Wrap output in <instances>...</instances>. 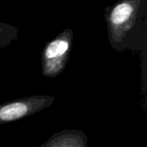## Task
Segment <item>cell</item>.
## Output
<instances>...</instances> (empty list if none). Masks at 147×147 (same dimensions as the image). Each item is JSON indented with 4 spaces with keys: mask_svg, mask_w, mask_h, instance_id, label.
I'll return each instance as SVG.
<instances>
[{
    "mask_svg": "<svg viewBox=\"0 0 147 147\" xmlns=\"http://www.w3.org/2000/svg\"><path fill=\"white\" fill-rule=\"evenodd\" d=\"M110 46L116 51L147 53V0H118L104 10Z\"/></svg>",
    "mask_w": 147,
    "mask_h": 147,
    "instance_id": "6da1fadb",
    "label": "cell"
},
{
    "mask_svg": "<svg viewBox=\"0 0 147 147\" xmlns=\"http://www.w3.org/2000/svg\"><path fill=\"white\" fill-rule=\"evenodd\" d=\"M73 42L72 29H65L48 42L41 52V73L45 77H56L64 72Z\"/></svg>",
    "mask_w": 147,
    "mask_h": 147,
    "instance_id": "7a4b0ae2",
    "label": "cell"
},
{
    "mask_svg": "<svg viewBox=\"0 0 147 147\" xmlns=\"http://www.w3.org/2000/svg\"><path fill=\"white\" fill-rule=\"evenodd\" d=\"M54 96L33 95L0 105V126L29 117L52 106Z\"/></svg>",
    "mask_w": 147,
    "mask_h": 147,
    "instance_id": "3957f363",
    "label": "cell"
},
{
    "mask_svg": "<svg viewBox=\"0 0 147 147\" xmlns=\"http://www.w3.org/2000/svg\"><path fill=\"white\" fill-rule=\"evenodd\" d=\"M40 147H88V138L80 130H64L54 133Z\"/></svg>",
    "mask_w": 147,
    "mask_h": 147,
    "instance_id": "277c9868",
    "label": "cell"
},
{
    "mask_svg": "<svg viewBox=\"0 0 147 147\" xmlns=\"http://www.w3.org/2000/svg\"><path fill=\"white\" fill-rule=\"evenodd\" d=\"M19 29L9 23L0 22V49L10 45L18 39Z\"/></svg>",
    "mask_w": 147,
    "mask_h": 147,
    "instance_id": "5b68a950",
    "label": "cell"
}]
</instances>
